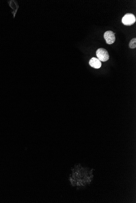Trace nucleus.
Returning a JSON list of instances; mask_svg holds the SVG:
<instances>
[{"mask_svg": "<svg viewBox=\"0 0 136 203\" xmlns=\"http://www.w3.org/2000/svg\"><path fill=\"white\" fill-rule=\"evenodd\" d=\"M94 171V169L82 166L81 164L75 165L71 169L68 177L70 184L77 189L86 188L93 181Z\"/></svg>", "mask_w": 136, "mask_h": 203, "instance_id": "1", "label": "nucleus"}, {"mask_svg": "<svg viewBox=\"0 0 136 203\" xmlns=\"http://www.w3.org/2000/svg\"><path fill=\"white\" fill-rule=\"evenodd\" d=\"M8 4L9 6L11 8V13H12L13 17L15 19V15L17 12L18 10H19V6L17 1L15 0H11V1H8Z\"/></svg>", "mask_w": 136, "mask_h": 203, "instance_id": "5", "label": "nucleus"}, {"mask_svg": "<svg viewBox=\"0 0 136 203\" xmlns=\"http://www.w3.org/2000/svg\"><path fill=\"white\" fill-rule=\"evenodd\" d=\"M96 55L98 59L101 61L106 62L109 59V55L107 50L102 48L97 50Z\"/></svg>", "mask_w": 136, "mask_h": 203, "instance_id": "2", "label": "nucleus"}, {"mask_svg": "<svg viewBox=\"0 0 136 203\" xmlns=\"http://www.w3.org/2000/svg\"><path fill=\"white\" fill-rule=\"evenodd\" d=\"M129 47L131 49H134L136 48V38H133L130 41L129 44Z\"/></svg>", "mask_w": 136, "mask_h": 203, "instance_id": "7", "label": "nucleus"}, {"mask_svg": "<svg viewBox=\"0 0 136 203\" xmlns=\"http://www.w3.org/2000/svg\"><path fill=\"white\" fill-rule=\"evenodd\" d=\"M115 33L112 31H106L104 34V38L106 42L108 44H112L115 42Z\"/></svg>", "mask_w": 136, "mask_h": 203, "instance_id": "4", "label": "nucleus"}, {"mask_svg": "<svg viewBox=\"0 0 136 203\" xmlns=\"http://www.w3.org/2000/svg\"><path fill=\"white\" fill-rule=\"evenodd\" d=\"M89 63L90 66L97 69L100 68L102 66L100 60L95 57L92 58L89 61Z\"/></svg>", "mask_w": 136, "mask_h": 203, "instance_id": "6", "label": "nucleus"}, {"mask_svg": "<svg viewBox=\"0 0 136 203\" xmlns=\"http://www.w3.org/2000/svg\"><path fill=\"white\" fill-rule=\"evenodd\" d=\"M135 15L132 14L128 13L125 14L122 19V23L124 25L130 26L134 24L136 22Z\"/></svg>", "mask_w": 136, "mask_h": 203, "instance_id": "3", "label": "nucleus"}]
</instances>
